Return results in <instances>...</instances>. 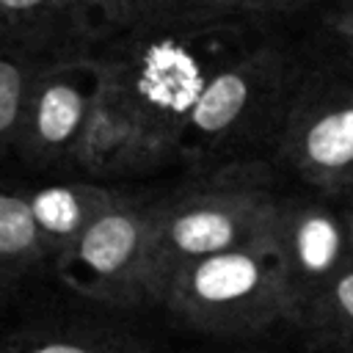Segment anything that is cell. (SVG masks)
I'll return each instance as SVG.
<instances>
[{
	"instance_id": "17",
	"label": "cell",
	"mask_w": 353,
	"mask_h": 353,
	"mask_svg": "<svg viewBox=\"0 0 353 353\" xmlns=\"http://www.w3.org/2000/svg\"><path fill=\"white\" fill-rule=\"evenodd\" d=\"M325 30L336 41L339 52L353 58V0H334L325 11Z\"/></svg>"
},
{
	"instance_id": "15",
	"label": "cell",
	"mask_w": 353,
	"mask_h": 353,
	"mask_svg": "<svg viewBox=\"0 0 353 353\" xmlns=\"http://www.w3.org/2000/svg\"><path fill=\"white\" fill-rule=\"evenodd\" d=\"M0 353H138L124 339L91 334V331H52V334H25L6 342Z\"/></svg>"
},
{
	"instance_id": "7",
	"label": "cell",
	"mask_w": 353,
	"mask_h": 353,
	"mask_svg": "<svg viewBox=\"0 0 353 353\" xmlns=\"http://www.w3.org/2000/svg\"><path fill=\"white\" fill-rule=\"evenodd\" d=\"M99 77L97 47L50 58L30 85L14 157L36 171H74Z\"/></svg>"
},
{
	"instance_id": "5",
	"label": "cell",
	"mask_w": 353,
	"mask_h": 353,
	"mask_svg": "<svg viewBox=\"0 0 353 353\" xmlns=\"http://www.w3.org/2000/svg\"><path fill=\"white\" fill-rule=\"evenodd\" d=\"M281 157L320 193L353 190V58L303 66L279 132Z\"/></svg>"
},
{
	"instance_id": "8",
	"label": "cell",
	"mask_w": 353,
	"mask_h": 353,
	"mask_svg": "<svg viewBox=\"0 0 353 353\" xmlns=\"http://www.w3.org/2000/svg\"><path fill=\"white\" fill-rule=\"evenodd\" d=\"M270 237L281 251L301 323L309 306L323 295V290L345 268L353 265L339 199L331 193H325V199H279L270 223Z\"/></svg>"
},
{
	"instance_id": "4",
	"label": "cell",
	"mask_w": 353,
	"mask_h": 353,
	"mask_svg": "<svg viewBox=\"0 0 353 353\" xmlns=\"http://www.w3.org/2000/svg\"><path fill=\"white\" fill-rule=\"evenodd\" d=\"M160 303L182 323L223 336L262 334L284 320L298 323L287 268L270 232L182 268Z\"/></svg>"
},
{
	"instance_id": "18",
	"label": "cell",
	"mask_w": 353,
	"mask_h": 353,
	"mask_svg": "<svg viewBox=\"0 0 353 353\" xmlns=\"http://www.w3.org/2000/svg\"><path fill=\"white\" fill-rule=\"evenodd\" d=\"M339 207H342V215H345V226H347V243H350V256H353V190L347 193H339Z\"/></svg>"
},
{
	"instance_id": "16",
	"label": "cell",
	"mask_w": 353,
	"mask_h": 353,
	"mask_svg": "<svg viewBox=\"0 0 353 353\" xmlns=\"http://www.w3.org/2000/svg\"><path fill=\"white\" fill-rule=\"evenodd\" d=\"M309 0H199L196 22H254L268 25Z\"/></svg>"
},
{
	"instance_id": "12",
	"label": "cell",
	"mask_w": 353,
	"mask_h": 353,
	"mask_svg": "<svg viewBox=\"0 0 353 353\" xmlns=\"http://www.w3.org/2000/svg\"><path fill=\"white\" fill-rule=\"evenodd\" d=\"M94 41L132 30L196 22L199 0H83Z\"/></svg>"
},
{
	"instance_id": "9",
	"label": "cell",
	"mask_w": 353,
	"mask_h": 353,
	"mask_svg": "<svg viewBox=\"0 0 353 353\" xmlns=\"http://www.w3.org/2000/svg\"><path fill=\"white\" fill-rule=\"evenodd\" d=\"M0 41L47 55L97 47L83 0H0Z\"/></svg>"
},
{
	"instance_id": "1",
	"label": "cell",
	"mask_w": 353,
	"mask_h": 353,
	"mask_svg": "<svg viewBox=\"0 0 353 353\" xmlns=\"http://www.w3.org/2000/svg\"><path fill=\"white\" fill-rule=\"evenodd\" d=\"M248 25L185 22L99 41L102 77L74 171L108 182L179 157L188 113Z\"/></svg>"
},
{
	"instance_id": "10",
	"label": "cell",
	"mask_w": 353,
	"mask_h": 353,
	"mask_svg": "<svg viewBox=\"0 0 353 353\" xmlns=\"http://www.w3.org/2000/svg\"><path fill=\"white\" fill-rule=\"evenodd\" d=\"M119 193L121 190L97 179H63L28 190L33 218L52 262Z\"/></svg>"
},
{
	"instance_id": "3",
	"label": "cell",
	"mask_w": 353,
	"mask_h": 353,
	"mask_svg": "<svg viewBox=\"0 0 353 353\" xmlns=\"http://www.w3.org/2000/svg\"><path fill=\"white\" fill-rule=\"evenodd\" d=\"M276 201L270 174L256 160L221 165L204 179L157 199L149 301L160 303L182 268L268 234Z\"/></svg>"
},
{
	"instance_id": "2",
	"label": "cell",
	"mask_w": 353,
	"mask_h": 353,
	"mask_svg": "<svg viewBox=\"0 0 353 353\" xmlns=\"http://www.w3.org/2000/svg\"><path fill=\"white\" fill-rule=\"evenodd\" d=\"M268 25H248L212 69L188 113L179 157L196 165H229L265 135L281 132L287 105L303 74L301 58Z\"/></svg>"
},
{
	"instance_id": "13",
	"label": "cell",
	"mask_w": 353,
	"mask_h": 353,
	"mask_svg": "<svg viewBox=\"0 0 353 353\" xmlns=\"http://www.w3.org/2000/svg\"><path fill=\"white\" fill-rule=\"evenodd\" d=\"M50 58L55 55L0 41V163L6 157H14V143L30 85Z\"/></svg>"
},
{
	"instance_id": "6",
	"label": "cell",
	"mask_w": 353,
	"mask_h": 353,
	"mask_svg": "<svg viewBox=\"0 0 353 353\" xmlns=\"http://www.w3.org/2000/svg\"><path fill=\"white\" fill-rule=\"evenodd\" d=\"M157 199L119 193L58 256V279L77 295L132 306L149 301V251Z\"/></svg>"
},
{
	"instance_id": "14",
	"label": "cell",
	"mask_w": 353,
	"mask_h": 353,
	"mask_svg": "<svg viewBox=\"0 0 353 353\" xmlns=\"http://www.w3.org/2000/svg\"><path fill=\"white\" fill-rule=\"evenodd\" d=\"M314 336L342 353H353V265L345 268L301 320Z\"/></svg>"
},
{
	"instance_id": "11",
	"label": "cell",
	"mask_w": 353,
	"mask_h": 353,
	"mask_svg": "<svg viewBox=\"0 0 353 353\" xmlns=\"http://www.w3.org/2000/svg\"><path fill=\"white\" fill-rule=\"evenodd\" d=\"M44 262H52V254L33 218L28 190L0 185V290Z\"/></svg>"
}]
</instances>
